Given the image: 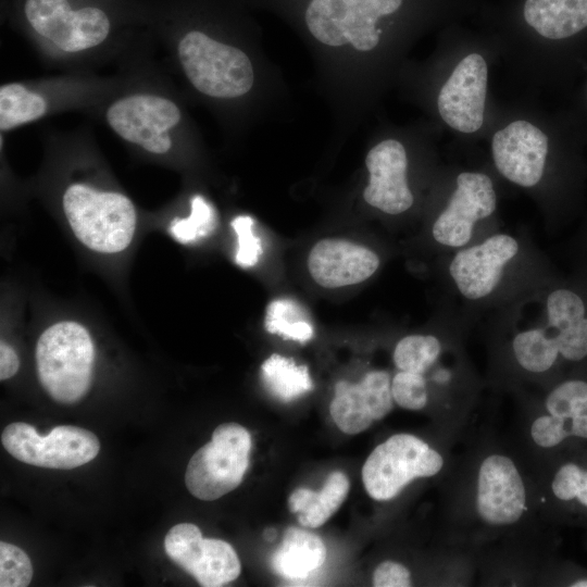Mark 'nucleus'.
<instances>
[{"label": "nucleus", "instance_id": "1", "mask_svg": "<svg viewBox=\"0 0 587 587\" xmlns=\"http://www.w3.org/2000/svg\"><path fill=\"white\" fill-rule=\"evenodd\" d=\"M517 364L542 374L561 364L587 360V296L584 290L559 286L546 298V324L522 330L512 340Z\"/></svg>", "mask_w": 587, "mask_h": 587}, {"label": "nucleus", "instance_id": "2", "mask_svg": "<svg viewBox=\"0 0 587 587\" xmlns=\"http://www.w3.org/2000/svg\"><path fill=\"white\" fill-rule=\"evenodd\" d=\"M23 12L39 48L52 59L83 62L110 49L112 24L100 8L73 9L68 0H25Z\"/></svg>", "mask_w": 587, "mask_h": 587}, {"label": "nucleus", "instance_id": "3", "mask_svg": "<svg viewBox=\"0 0 587 587\" xmlns=\"http://www.w3.org/2000/svg\"><path fill=\"white\" fill-rule=\"evenodd\" d=\"M103 120L129 146L150 155L165 157L175 147L183 112L168 91L135 87L109 100Z\"/></svg>", "mask_w": 587, "mask_h": 587}, {"label": "nucleus", "instance_id": "4", "mask_svg": "<svg viewBox=\"0 0 587 587\" xmlns=\"http://www.w3.org/2000/svg\"><path fill=\"white\" fill-rule=\"evenodd\" d=\"M62 209L76 238L92 251L121 252L133 240L137 224L136 208L120 191L75 182L64 189Z\"/></svg>", "mask_w": 587, "mask_h": 587}, {"label": "nucleus", "instance_id": "5", "mask_svg": "<svg viewBox=\"0 0 587 587\" xmlns=\"http://www.w3.org/2000/svg\"><path fill=\"white\" fill-rule=\"evenodd\" d=\"M95 347L88 330L77 322H58L40 335L36 346L38 378L49 396L74 403L89 390Z\"/></svg>", "mask_w": 587, "mask_h": 587}, {"label": "nucleus", "instance_id": "6", "mask_svg": "<svg viewBox=\"0 0 587 587\" xmlns=\"http://www.w3.org/2000/svg\"><path fill=\"white\" fill-rule=\"evenodd\" d=\"M174 54L187 80L207 97L235 99L252 88L254 73L249 57L201 30L183 35Z\"/></svg>", "mask_w": 587, "mask_h": 587}, {"label": "nucleus", "instance_id": "7", "mask_svg": "<svg viewBox=\"0 0 587 587\" xmlns=\"http://www.w3.org/2000/svg\"><path fill=\"white\" fill-rule=\"evenodd\" d=\"M444 465L438 450L415 435L400 433L370 453L362 467V482L371 498L387 501L413 480L436 476Z\"/></svg>", "mask_w": 587, "mask_h": 587}, {"label": "nucleus", "instance_id": "8", "mask_svg": "<svg viewBox=\"0 0 587 587\" xmlns=\"http://www.w3.org/2000/svg\"><path fill=\"white\" fill-rule=\"evenodd\" d=\"M251 435L237 423L218 425L211 441L190 458L185 484L189 492L213 501L237 488L249 466Z\"/></svg>", "mask_w": 587, "mask_h": 587}, {"label": "nucleus", "instance_id": "9", "mask_svg": "<svg viewBox=\"0 0 587 587\" xmlns=\"http://www.w3.org/2000/svg\"><path fill=\"white\" fill-rule=\"evenodd\" d=\"M402 0H312L305 12L310 33L322 43L352 45L369 51L379 40V17L394 13Z\"/></svg>", "mask_w": 587, "mask_h": 587}, {"label": "nucleus", "instance_id": "10", "mask_svg": "<svg viewBox=\"0 0 587 587\" xmlns=\"http://www.w3.org/2000/svg\"><path fill=\"white\" fill-rule=\"evenodd\" d=\"M4 449L18 461L46 469L71 470L93 460L100 450L97 436L78 426L61 425L42 436L23 422L2 432Z\"/></svg>", "mask_w": 587, "mask_h": 587}, {"label": "nucleus", "instance_id": "11", "mask_svg": "<svg viewBox=\"0 0 587 587\" xmlns=\"http://www.w3.org/2000/svg\"><path fill=\"white\" fill-rule=\"evenodd\" d=\"M474 510L487 527L507 528L528 511V491L516 462L505 453L485 455L477 467Z\"/></svg>", "mask_w": 587, "mask_h": 587}, {"label": "nucleus", "instance_id": "12", "mask_svg": "<svg viewBox=\"0 0 587 587\" xmlns=\"http://www.w3.org/2000/svg\"><path fill=\"white\" fill-rule=\"evenodd\" d=\"M529 437L544 451L587 446V377L569 376L548 391Z\"/></svg>", "mask_w": 587, "mask_h": 587}, {"label": "nucleus", "instance_id": "13", "mask_svg": "<svg viewBox=\"0 0 587 587\" xmlns=\"http://www.w3.org/2000/svg\"><path fill=\"white\" fill-rule=\"evenodd\" d=\"M167 557L192 575L203 587H221L235 580L241 571L235 549L226 541L203 538L192 523L174 525L164 538Z\"/></svg>", "mask_w": 587, "mask_h": 587}, {"label": "nucleus", "instance_id": "14", "mask_svg": "<svg viewBox=\"0 0 587 587\" xmlns=\"http://www.w3.org/2000/svg\"><path fill=\"white\" fill-rule=\"evenodd\" d=\"M495 210L491 179L483 173L463 172L457 178V189L447 208L433 225V237L446 247H463L471 240L475 223Z\"/></svg>", "mask_w": 587, "mask_h": 587}, {"label": "nucleus", "instance_id": "15", "mask_svg": "<svg viewBox=\"0 0 587 587\" xmlns=\"http://www.w3.org/2000/svg\"><path fill=\"white\" fill-rule=\"evenodd\" d=\"M519 242L505 234H496L482 243L460 250L449 272L462 296L478 300L490 295L501 280L505 265L519 252Z\"/></svg>", "mask_w": 587, "mask_h": 587}, {"label": "nucleus", "instance_id": "16", "mask_svg": "<svg viewBox=\"0 0 587 587\" xmlns=\"http://www.w3.org/2000/svg\"><path fill=\"white\" fill-rule=\"evenodd\" d=\"M392 408L390 375L386 371L374 370L357 384L338 382L329 412L341 432L354 435L385 417Z\"/></svg>", "mask_w": 587, "mask_h": 587}, {"label": "nucleus", "instance_id": "17", "mask_svg": "<svg viewBox=\"0 0 587 587\" xmlns=\"http://www.w3.org/2000/svg\"><path fill=\"white\" fill-rule=\"evenodd\" d=\"M486 90V62L480 54H469L457 65L439 92L440 116L459 132L478 130L484 122Z\"/></svg>", "mask_w": 587, "mask_h": 587}, {"label": "nucleus", "instance_id": "18", "mask_svg": "<svg viewBox=\"0 0 587 587\" xmlns=\"http://www.w3.org/2000/svg\"><path fill=\"white\" fill-rule=\"evenodd\" d=\"M492 157L498 171L522 187L535 186L542 177L548 138L526 121H515L492 137Z\"/></svg>", "mask_w": 587, "mask_h": 587}, {"label": "nucleus", "instance_id": "19", "mask_svg": "<svg viewBox=\"0 0 587 587\" xmlns=\"http://www.w3.org/2000/svg\"><path fill=\"white\" fill-rule=\"evenodd\" d=\"M365 164L370 178L363 198L370 205L388 214L411 208L413 195L407 183L408 159L402 143L394 139L379 142L367 153Z\"/></svg>", "mask_w": 587, "mask_h": 587}, {"label": "nucleus", "instance_id": "20", "mask_svg": "<svg viewBox=\"0 0 587 587\" xmlns=\"http://www.w3.org/2000/svg\"><path fill=\"white\" fill-rule=\"evenodd\" d=\"M378 266L379 258L372 249L340 238L317 241L308 258L312 278L325 288L362 283L370 278Z\"/></svg>", "mask_w": 587, "mask_h": 587}, {"label": "nucleus", "instance_id": "21", "mask_svg": "<svg viewBox=\"0 0 587 587\" xmlns=\"http://www.w3.org/2000/svg\"><path fill=\"white\" fill-rule=\"evenodd\" d=\"M524 17L546 38H570L587 28V0H526Z\"/></svg>", "mask_w": 587, "mask_h": 587}, {"label": "nucleus", "instance_id": "22", "mask_svg": "<svg viewBox=\"0 0 587 587\" xmlns=\"http://www.w3.org/2000/svg\"><path fill=\"white\" fill-rule=\"evenodd\" d=\"M326 559L322 539L308 530L288 527L283 540L272 557L274 571L289 579L308 577Z\"/></svg>", "mask_w": 587, "mask_h": 587}, {"label": "nucleus", "instance_id": "23", "mask_svg": "<svg viewBox=\"0 0 587 587\" xmlns=\"http://www.w3.org/2000/svg\"><path fill=\"white\" fill-rule=\"evenodd\" d=\"M349 487L348 477L342 472L335 471L329 474L320 491L308 488L295 490L288 499V505L292 513L298 514V521L302 526L316 528L339 509Z\"/></svg>", "mask_w": 587, "mask_h": 587}, {"label": "nucleus", "instance_id": "24", "mask_svg": "<svg viewBox=\"0 0 587 587\" xmlns=\"http://www.w3.org/2000/svg\"><path fill=\"white\" fill-rule=\"evenodd\" d=\"M549 492L562 509L587 519V457L560 462L551 474Z\"/></svg>", "mask_w": 587, "mask_h": 587}, {"label": "nucleus", "instance_id": "25", "mask_svg": "<svg viewBox=\"0 0 587 587\" xmlns=\"http://www.w3.org/2000/svg\"><path fill=\"white\" fill-rule=\"evenodd\" d=\"M261 377L266 389L282 401H291L313 388L305 365L277 353L272 354L261 365Z\"/></svg>", "mask_w": 587, "mask_h": 587}, {"label": "nucleus", "instance_id": "26", "mask_svg": "<svg viewBox=\"0 0 587 587\" xmlns=\"http://www.w3.org/2000/svg\"><path fill=\"white\" fill-rule=\"evenodd\" d=\"M265 329L299 342H305L313 336V327L303 309L287 298L276 299L267 305Z\"/></svg>", "mask_w": 587, "mask_h": 587}, {"label": "nucleus", "instance_id": "27", "mask_svg": "<svg viewBox=\"0 0 587 587\" xmlns=\"http://www.w3.org/2000/svg\"><path fill=\"white\" fill-rule=\"evenodd\" d=\"M441 344L433 335H409L400 339L392 359L399 371L424 374L439 359Z\"/></svg>", "mask_w": 587, "mask_h": 587}, {"label": "nucleus", "instance_id": "28", "mask_svg": "<svg viewBox=\"0 0 587 587\" xmlns=\"http://www.w3.org/2000/svg\"><path fill=\"white\" fill-rule=\"evenodd\" d=\"M215 215L212 207L200 196L191 199V212L186 218L172 223V235L183 243L195 241L208 235L214 227Z\"/></svg>", "mask_w": 587, "mask_h": 587}, {"label": "nucleus", "instance_id": "29", "mask_svg": "<svg viewBox=\"0 0 587 587\" xmlns=\"http://www.w3.org/2000/svg\"><path fill=\"white\" fill-rule=\"evenodd\" d=\"M33 578V565L21 548L5 542H0V586L1 587H26Z\"/></svg>", "mask_w": 587, "mask_h": 587}, {"label": "nucleus", "instance_id": "30", "mask_svg": "<svg viewBox=\"0 0 587 587\" xmlns=\"http://www.w3.org/2000/svg\"><path fill=\"white\" fill-rule=\"evenodd\" d=\"M394 402L400 408L420 411L427 405L428 392L424 374L399 371L391 378Z\"/></svg>", "mask_w": 587, "mask_h": 587}, {"label": "nucleus", "instance_id": "31", "mask_svg": "<svg viewBox=\"0 0 587 587\" xmlns=\"http://www.w3.org/2000/svg\"><path fill=\"white\" fill-rule=\"evenodd\" d=\"M232 226L238 239L237 264L242 267L253 266L262 254L261 241L252 230L253 220L248 215H240L233 220Z\"/></svg>", "mask_w": 587, "mask_h": 587}, {"label": "nucleus", "instance_id": "32", "mask_svg": "<svg viewBox=\"0 0 587 587\" xmlns=\"http://www.w3.org/2000/svg\"><path fill=\"white\" fill-rule=\"evenodd\" d=\"M373 585L375 587H408L412 585L411 573L405 565L387 560L374 570Z\"/></svg>", "mask_w": 587, "mask_h": 587}, {"label": "nucleus", "instance_id": "33", "mask_svg": "<svg viewBox=\"0 0 587 587\" xmlns=\"http://www.w3.org/2000/svg\"><path fill=\"white\" fill-rule=\"evenodd\" d=\"M20 360L14 349L1 340L0 344V379L5 380L16 374Z\"/></svg>", "mask_w": 587, "mask_h": 587}, {"label": "nucleus", "instance_id": "34", "mask_svg": "<svg viewBox=\"0 0 587 587\" xmlns=\"http://www.w3.org/2000/svg\"><path fill=\"white\" fill-rule=\"evenodd\" d=\"M566 585L573 587H587V575H580L576 578H572Z\"/></svg>", "mask_w": 587, "mask_h": 587}, {"label": "nucleus", "instance_id": "35", "mask_svg": "<svg viewBox=\"0 0 587 587\" xmlns=\"http://www.w3.org/2000/svg\"><path fill=\"white\" fill-rule=\"evenodd\" d=\"M264 536L267 540H273V538L275 537V533L273 529H267L265 530Z\"/></svg>", "mask_w": 587, "mask_h": 587}]
</instances>
